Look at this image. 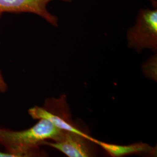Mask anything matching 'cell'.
<instances>
[{
	"label": "cell",
	"instance_id": "6da1fadb",
	"mask_svg": "<svg viewBox=\"0 0 157 157\" xmlns=\"http://www.w3.org/2000/svg\"><path fill=\"white\" fill-rule=\"evenodd\" d=\"M65 130L59 129L46 119L39 121L29 129L15 131L0 128V144L14 157L42 156L39 146L44 141H57L62 139Z\"/></svg>",
	"mask_w": 157,
	"mask_h": 157
},
{
	"label": "cell",
	"instance_id": "7a4b0ae2",
	"mask_svg": "<svg viewBox=\"0 0 157 157\" xmlns=\"http://www.w3.org/2000/svg\"><path fill=\"white\" fill-rule=\"evenodd\" d=\"M126 37L129 48L141 52L150 49L157 52V8H141L135 25L128 29Z\"/></svg>",
	"mask_w": 157,
	"mask_h": 157
},
{
	"label": "cell",
	"instance_id": "3957f363",
	"mask_svg": "<svg viewBox=\"0 0 157 157\" xmlns=\"http://www.w3.org/2000/svg\"><path fill=\"white\" fill-rule=\"evenodd\" d=\"M28 113L34 119H46L59 129L83 136L95 144L97 141L78 129L74 123L65 95L59 98H48L44 107L34 106L29 109Z\"/></svg>",
	"mask_w": 157,
	"mask_h": 157
},
{
	"label": "cell",
	"instance_id": "277c9868",
	"mask_svg": "<svg viewBox=\"0 0 157 157\" xmlns=\"http://www.w3.org/2000/svg\"><path fill=\"white\" fill-rule=\"evenodd\" d=\"M52 1L72 2V0H0V13H32L43 17L52 26L58 27V17L51 13L47 8L48 4Z\"/></svg>",
	"mask_w": 157,
	"mask_h": 157
},
{
	"label": "cell",
	"instance_id": "5b68a950",
	"mask_svg": "<svg viewBox=\"0 0 157 157\" xmlns=\"http://www.w3.org/2000/svg\"><path fill=\"white\" fill-rule=\"evenodd\" d=\"M91 143L93 142L83 136L65 131L61 140L54 142L44 141L41 143V146L52 147L69 157H89L93 156L94 154Z\"/></svg>",
	"mask_w": 157,
	"mask_h": 157
},
{
	"label": "cell",
	"instance_id": "8992f818",
	"mask_svg": "<svg viewBox=\"0 0 157 157\" xmlns=\"http://www.w3.org/2000/svg\"><path fill=\"white\" fill-rule=\"evenodd\" d=\"M96 144L100 146L111 156L114 157H124L131 154H154L155 151L151 146L143 143H137L127 146H122L97 140Z\"/></svg>",
	"mask_w": 157,
	"mask_h": 157
},
{
	"label": "cell",
	"instance_id": "52a82bcc",
	"mask_svg": "<svg viewBox=\"0 0 157 157\" xmlns=\"http://www.w3.org/2000/svg\"><path fill=\"white\" fill-rule=\"evenodd\" d=\"M157 54L153 56L143 65V71L145 76L157 81Z\"/></svg>",
	"mask_w": 157,
	"mask_h": 157
},
{
	"label": "cell",
	"instance_id": "ba28073f",
	"mask_svg": "<svg viewBox=\"0 0 157 157\" xmlns=\"http://www.w3.org/2000/svg\"><path fill=\"white\" fill-rule=\"evenodd\" d=\"M2 13H0V18ZM8 89V85L6 83V80L4 78L1 71H0V92L2 93H4Z\"/></svg>",
	"mask_w": 157,
	"mask_h": 157
},
{
	"label": "cell",
	"instance_id": "9c48e42d",
	"mask_svg": "<svg viewBox=\"0 0 157 157\" xmlns=\"http://www.w3.org/2000/svg\"><path fill=\"white\" fill-rule=\"evenodd\" d=\"M0 157H14L12 154L6 152L0 151Z\"/></svg>",
	"mask_w": 157,
	"mask_h": 157
},
{
	"label": "cell",
	"instance_id": "30bf717a",
	"mask_svg": "<svg viewBox=\"0 0 157 157\" xmlns=\"http://www.w3.org/2000/svg\"><path fill=\"white\" fill-rule=\"evenodd\" d=\"M147 1H148L151 3L153 8H157V0H147Z\"/></svg>",
	"mask_w": 157,
	"mask_h": 157
}]
</instances>
